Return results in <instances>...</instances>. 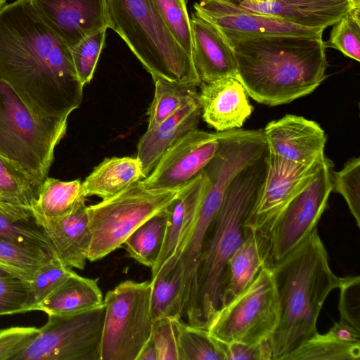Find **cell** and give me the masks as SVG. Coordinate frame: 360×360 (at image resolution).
<instances>
[{
    "label": "cell",
    "mask_w": 360,
    "mask_h": 360,
    "mask_svg": "<svg viewBox=\"0 0 360 360\" xmlns=\"http://www.w3.org/2000/svg\"><path fill=\"white\" fill-rule=\"evenodd\" d=\"M34 310L30 282L0 269V316Z\"/></svg>",
    "instance_id": "cell-34"
},
{
    "label": "cell",
    "mask_w": 360,
    "mask_h": 360,
    "mask_svg": "<svg viewBox=\"0 0 360 360\" xmlns=\"http://www.w3.org/2000/svg\"><path fill=\"white\" fill-rule=\"evenodd\" d=\"M228 42L237 61L236 79L259 103H289L312 93L326 77L322 37L283 35Z\"/></svg>",
    "instance_id": "cell-2"
},
{
    "label": "cell",
    "mask_w": 360,
    "mask_h": 360,
    "mask_svg": "<svg viewBox=\"0 0 360 360\" xmlns=\"http://www.w3.org/2000/svg\"><path fill=\"white\" fill-rule=\"evenodd\" d=\"M326 48H333L357 62L360 61V22L349 13L333 25Z\"/></svg>",
    "instance_id": "cell-40"
},
{
    "label": "cell",
    "mask_w": 360,
    "mask_h": 360,
    "mask_svg": "<svg viewBox=\"0 0 360 360\" xmlns=\"http://www.w3.org/2000/svg\"><path fill=\"white\" fill-rule=\"evenodd\" d=\"M252 1H271V0H252Z\"/></svg>",
    "instance_id": "cell-49"
},
{
    "label": "cell",
    "mask_w": 360,
    "mask_h": 360,
    "mask_svg": "<svg viewBox=\"0 0 360 360\" xmlns=\"http://www.w3.org/2000/svg\"><path fill=\"white\" fill-rule=\"evenodd\" d=\"M359 276H346L339 288L338 309L340 321L360 330L359 327Z\"/></svg>",
    "instance_id": "cell-43"
},
{
    "label": "cell",
    "mask_w": 360,
    "mask_h": 360,
    "mask_svg": "<svg viewBox=\"0 0 360 360\" xmlns=\"http://www.w3.org/2000/svg\"><path fill=\"white\" fill-rule=\"evenodd\" d=\"M360 345L348 344L317 333L283 360H359Z\"/></svg>",
    "instance_id": "cell-32"
},
{
    "label": "cell",
    "mask_w": 360,
    "mask_h": 360,
    "mask_svg": "<svg viewBox=\"0 0 360 360\" xmlns=\"http://www.w3.org/2000/svg\"><path fill=\"white\" fill-rule=\"evenodd\" d=\"M155 92L148 110V128L151 130L180 108L198 96L197 86L181 84L162 79H153Z\"/></svg>",
    "instance_id": "cell-28"
},
{
    "label": "cell",
    "mask_w": 360,
    "mask_h": 360,
    "mask_svg": "<svg viewBox=\"0 0 360 360\" xmlns=\"http://www.w3.org/2000/svg\"><path fill=\"white\" fill-rule=\"evenodd\" d=\"M152 282L151 309L153 319L160 317L181 318L184 314L182 280L179 269L174 266Z\"/></svg>",
    "instance_id": "cell-30"
},
{
    "label": "cell",
    "mask_w": 360,
    "mask_h": 360,
    "mask_svg": "<svg viewBox=\"0 0 360 360\" xmlns=\"http://www.w3.org/2000/svg\"><path fill=\"white\" fill-rule=\"evenodd\" d=\"M176 320L179 360H225L222 342L208 330Z\"/></svg>",
    "instance_id": "cell-31"
},
{
    "label": "cell",
    "mask_w": 360,
    "mask_h": 360,
    "mask_svg": "<svg viewBox=\"0 0 360 360\" xmlns=\"http://www.w3.org/2000/svg\"><path fill=\"white\" fill-rule=\"evenodd\" d=\"M168 219L167 207L136 228L124 243L128 256L151 269L161 252Z\"/></svg>",
    "instance_id": "cell-27"
},
{
    "label": "cell",
    "mask_w": 360,
    "mask_h": 360,
    "mask_svg": "<svg viewBox=\"0 0 360 360\" xmlns=\"http://www.w3.org/2000/svg\"><path fill=\"white\" fill-rule=\"evenodd\" d=\"M262 267L264 263L257 240L252 233L246 232L243 243L227 262L219 307L245 290Z\"/></svg>",
    "instance_id": "cell-25"
},
{
    "label": "cell",
    "mask_w": 360,
    "mask_h": 360,
    "mask_svg": "<svg viewBox=\"0 0 360 360\" xmlns=\"http://www.w3.org/2000/svg\"><path fill=\"white\" fill-rule=\"evenodd\" d=\"M207 179L202 171L182 187L167 206L169 219L164 243L158 259L151 269V279L181 251L198 212L207 186Z\"/></svg>",
    "instance_id": "cell-21"
},
{
    "label": "cell",
    "mask_w": 360,
    "mask_h": 360,
    "mask_svg": "<svg viewBox=\"0 0 360 360\" xmlns=\"http://www.w3.org/2000/svg\"><path fill=\"white\" fill-rule=\"evenodd\" d=\"M6 4V0H0V9Z\"/></svg>",
    "instance_id": "cell-48"
},
{
    "label": "cell",
    "mask_w": 360,
    "mask_h": 360,
    "mask_svg": "<svg viewBox=\"0 0 360 360\" xmlns=\"http://www.w3.org/2000/svg\"><path fill=\"white\" fill-rule=\"evenodd\" d=\"M180 189L147 188L139 181L113 197L87 206L91 233L88 260H99L120 248L142 223L166 208Z\"/></svg>",
    "instance_id": "cell-7"
},
{
    "label": "cell",
    "mask_w": 360,
    "mask_h": 360,
    "mask_svg": "<svg viewBox=\"0 0 360 360\" xmlns=\"http://www.w3.org/2000/svg\"><path fill=\"white\" fill-rule=\"evenodd\" d=\"M333 190L340 194L360 227V158L349 159L343 168L332 174Z\"/></svg>",
    "instance_id": "cell-36"
},
{
    "label": "cell",
    "mask_w": 360,
    "mask_h": 360,
    "mask_svg": "<svg viewBox=\"0 0 360 360\" xmlns=\"http://www.w3.org/2000/svg\"><path fill=\"white\" fill-rule=\"evenodd\" d=\"M105 305L81 313L48 315L34 341L14 360H101Z\"/></svg>",
    "instance_id": "cell-11"
},
{
    "label": "cell",
    "mask_w": 360,
    "mask_h": 360,
    "mask_svg": "<svg viewBox=\"0 0 360 360\" xmlns=\"http://www.w3.org/2000/svg\"><path fill=\"white\" fill-rule=\"evenodd\" d=\"M199 96L203 120L217 131L240 129L253 110L247 91L234 77L201 83Z\"/></svg>",
    "instance_id": "cell-19"
},
{
    "label": "cell",
    "mask_w": 360,
    "mask_h": 360,
    "mask_svg": "<svg viewBox=\"0 0 360 360\" xmlns=\"http://www.w3.org/2000/svg\"><path fill=\"white\" fill-rule=\"evenodd\" d=\"M180 318L160 317L154 319L151 334L158 360H179L176 320Z\"/></svg>",
    "instance_id": "cell-41"
},
{
    "label": "cell",
    "mask_w": 360,
    "mask_h": 360,
    "mask_svg": "<svg viewBox=\"0 0 360 360\" xmlns=\"http://www.w3.org/2000/svg\"><path fill=\"white\" fill-rule=\"evenodd\" d=\"M328 259L316 227L270 268L279 308L278 323L270 338L272 360H283L318 333L317 320L327 297L345 279L333 272Z\"/></svg>",
    "instance_id": "cell-3"
},
{
    "label": "cell",
    "mask_w": 360,
    "mask_h": 360,
    "mask_svg": "<svg viewBox=\"0 0 360 360\" xmlns=\"http://www.w3.org/2000/svg\"><path fill=\"white\" fill-rule=\"evenodd\" d=\"M0 238L43 248L54 255L49 240L34 219L29 221L14 220L0 212Z\"/></svg>",
    "instance_id": "cell-37"
},
{
    "label": "cell",
    "mask_w": 360,
    "mask_h": 360,
    "mask_svg": "<svg viewBox=\"0 0 360 360\" xmlns=\"http://www.w3.org/2000/svg\"><path fill=\"white\" fill-rule=\"evenodd\" d=\"M218 148L217 131L193 129L165 151L141 182L150 189H180L204 170Z\"/></svg>",
    "instance_id": "cell-13"
},
{
    "label": "cell",
    "mask_w": 360,
    "mask_h": 360,
    "mask_svg": "<svg viewBox=\"0 0 360 360\" xmlns=\"http://www.w3.org/2000/svg\"><path fill=\"white\" fill-rule=\"evenodd\" d=\"M324 156L308 163H299L268 153L265 179L244 225L245 233L255 235L261 253L276 219L311 180Z\"/></svg>",
    "instance_id": "cell-12"
},
{
    "label": "cell",
    "mask_w": 360,
    "mask_h": 360,
    "mask_svg": "<svg viewBox=\"0 0 360 360\" xmlns=\"http://www.w3.org/2000/svg\"><path fill=\"white\" fill-rule=\"evenodd\" d=\"M328 333L341 342L360 345V330L345 322L341 321L335 322L328 331Z\"/></svg>",
    "instance_id": "cell-45"
},
{
    "label": "cell",
    "mask_w": 360,
    "mask_h": 360,
    "mask_svg": "<svg viewBox=\"0 0 360 360\" xmlns=\"http://www.w3.org/2000/svg\"><path fill=\"white\" fill-rule=\"evenodd\" d=\"M225 360H272L270 338L255 345L223 343Z\"/></svg>",
    "instance_id": "cell-44"
},
{
    "label": "cell",
    "mask_w": 360,
    "mask_h": 360,
    "mask_svg": "<svg viewBox=\"0 0 360 360\" xmlns=\"http://www.w3.org/2000/svg\"><path fill=\"white\" fill-rule=\"evenodd\" d=\"M56 258L51 252L0 238V269L31 281L38 269Z\"/></svg>",
    "instance_id": "cell-29"
},
{
    "label": "cell",
    "mask_w": 360,
    "mask_h": 360,
    "mask_svg": "<svg viewBox=\"0 0 360 360\" xmlns=\"http://www.w3.org/2000/svg\"><path fill=\"white\" fill-rule=\"evenodd\" d=\"M268 153L239 171L225 190L200 258L195 300L186 318L191 326L207 330L220 307L227 262L245 240V222L264 183Z\"/></svg>",
    "instance_id": "cell-4"
},
{
    "label": "cell",
    "mask_w": 360,
    "mask_h": 360,
    "mask_svg": "<svg viewBox=\"0 0 360 360\" xmlns=\"http://www.w3.org/2000/svg\"><path fill=\"white\" fill-rule=\"evenodd\" d=\"M278 318L274 274L264 266L245 290L219 307L207 330L225 344L255 345L271 337Z\"/></svg>",
    "instance_id": "cell-9"
},
{
    "label": "cell",
    "mask_w": 360,
    "mask_h": 360,
    "mask_svg": "<svg viewBox=\"0 0 360 360\" xmlns=\"http://www.w3.org/2000/svg\"><path fill=\"white\" fill-rule=\"evenodd\" d=\"M233 1H239V0H233Z\"/></svg>",
    "instance_id": "cell-50"
},
{
    "label": "cell",
    "mask_w": 360,
    "mask_h": 360,
    "mask_svg": "<svg viewBox=\"0 0 360 360\" xmlns=\"http://www.w3.org/2000/svg\"><path fill=\"white\" fill-rule=\"evenodd\" d=\"M144 178L146 176L136 157L108 158L85 179L82 188L86 197L95 195L105 200Z\"/></svg>",
    "instance_id": "cell-23"
},
{
    "label": "cell",
    "mask_w": 360,
    "mask_h": 360,
    "mask_svg": "<svg viewBox=\"0 0 360 360\" xmlns=\"http://www.w3.org/2000/svg\"><path fill=\"white\" fill-rule=\"evenodd\" d=\"M0 80L42 117L69 116L82 101L71 49L27 0L0 9Z\"/></svg>",
    "instance_id": "cell-1"
},
{
    "label": "cell",
    "mask_w": 360,
    "mask_h": 360,
    "mask_svg": "<svg viewBox=\"0 0 360 360\" xmlns=\"http://www.w3.org/2000/svg\"><path fill=\"white\" fill-rule=\"evenodd\" d=\"M98 279L73 272L54 292L37 307V310L56 315H68L93 309L103 303Z\"/></svg>",
    "instance_id": "cell-24"
},
{
    "label": "cell",
    "mask_w": 360,
    "mask_h": 360,
    "mask_svg": "<svg viewBox=\"0 0 360 360\" xmlns=\"http://www.w3.org/2000/svg\"><path fill=\"white\" fill-rule=\"evenodd\" d=\"M86 198L79 179L61 181L46 177L31 207L33 219L64 217L84 205Z\"/></svg>",
    "instance_id": "cell-26"
},
{
    "label": "cell",
    "mask_w": 360,
    "mask_h": 360,
    "mask_svg": "<svg viewBox=\"0 0 360 360\" xmlns=\"http://www.w3.org/2000/svg\"><path fill=\"white\" fill-rule=\"evenodd\" d=\"M356 7H360V0H350Z\"/></svg>",
    "instance_id": "cell-47"
},
{
    "label": "cell",
    "mask_w": 360,
    "mask_h": 360,
    "mask_svg": "<svg viewBox=\"0 0 360 360\" xmlns=\"http://www.w3.org/2000/svg\"><path fill=\"white\" fill-rule=\"evenodd\" d=\"M152 282L127 280L103 299L101 360H136L150 338Z\"/></svg>",
    "instance_id": "cell-8"
},
{
    "label": "cell",
    "mask_w": 360,
    "mask_h": 360,
    "mask_svg": "<svg viewBox=\"0 0 360 360\" xmlns=\"http://www.w3.org/2000/svg\"><path fill=\"white\" fill-rule=\"evenodd\" d=\"M192 62L201 83L237 76V61L233 47L213 24L192 13L190 18Z\"/></svg>",
    "instance_id": "cell-17"
},
{
    "label": "cell",
    "mask_w": 360,
    "mask_h": 360,
    "mask_svg": "<svg viewBox=\"0 0 360 360\" xmlns=\"http://www.w3.org/2000/svg\"><path fill=\"white\" fill-rule=\"evenodd\" d=\"M108 28L115 32L153 79L200 86L191 56L167 29L153 0H105Z\"/></svg>",
    "instance_id": "cell-5"
},
{
    "label": "cell",
    "mask_w": 360,
    "mask_h": 360,
    "mask_svg": "<svg viewBox=\"0 0 360 360\" xmlns=\"http://www.w3.org/2000/svg\"><path fill=\"white\" fill-rule=\"evenodd\" d=\"M41 184L0 155V191L31 210Z\"/></svg>",
    "instance_id": "cell-33"
},
{
    "label": "cell",
    "mask_w": 360,
    "mask_h": 360,
    "mask_svg": "<svg viewBox=\"0 0 360 360\" xmlns=\"http://www.w3.org/2000/svg\"><path fill=\"white\" fill-rule=\"evenodd\" d=\"M68 118L36 115L0 80V155L39 184L47 177L55 148L65 135Z\"/></svg>",
    "instance_id": "cell-6"
},
{
    "label": "cell",
    "mask_w": 360,
    "mask_h": 360,
    "mask_svg": "<svg viewBox=\"0 0 360 360\" xmlns=\"http://www.w3.org/2000/svg\"><path fill=\"white\" fill-rule=\"evenodd\" d=\"M106 28H103L82 40L71 49L77 76L84 86L93 78L94 71L104 46Z\"/></svg>",
    "instance_id": "cell-38"
},
{
    "label": "cell",
    "mask_w": 360,
    "mask_h": 360,
    "mask_svg": "<svg viewBox=\"0 0 360 360\" xmlns=\"http://www.w3.org/2000/svg\"><path fill=\"white\" fill-rule=\"evenodd\" d=\"M160 15L179 46L191 56L192 37L186 0H153Z\"/></svg>",
    "instance_id": "cell-35"
},
{
    "label": "cell",
    "mask_w": 360,
    "mask_h": 360,
    "mask_svg": "<svg viewBox=\"0 0 360 360\" xmlns=\"http://www.w3.org/2000/svg\"><path fill=\"white\" fill-rule=\"evenodd\" d=\"M74 271L53 258L42 264L30 281L37 307L63 283Z\"/></svg>",
    "instance_id": "cell-39"
},
{
    "label": "cell",
    "mask_w": 360,
    "mask_h": 360,
    "mask_svg": "<svg viewBox=\"0 0 360 360\" xmlns=\"http://www.w3.org/2000/svg\"><path fill=\"white\" fill-rule=\"evenodd\" d=\"M86 205L64 217L34 218L49 240L56 258L65 266L84 269L91 242Z\"/></svg>",
    "instance_id": "cell-20"
},
{
    "label": "cell",
    "mask_w": 360,
    "mask_h": 360,
    "mask_svg": "<svg viewBox=\"0 0 360 360\" xmlns=\"http://www.w3.org/2000/svg\"><path fill=\"white\" fill-rule=\"evenodd\" d=\"M263 131L269 152L285 159L308 163L324 155V130L304 117L285 115L269 122Z\"/></svg>",
    "instance_id": "cell-16"
},
{
    "label": "cell",
    "mask_w": 360,
    "mask_h": 360,
    "mask_svg": "<svg viewBox=\"0 0 360 360\" xmlns=\"http://www.w3.org/2000/svg\"><path fill=\"white\" fill-rule=\"evenodd\" d=\"M136 360H158L157 351L151 338L142 348Z\"/></svg>",
    "instance_id": "cell-46"
},
{
    "label": "cell",
    "mask_w": 360,
    "mask_h": 360,
    "mask_svg": "<svg viewBox=\"0 0 360 360\" xmlns=\"http://www.w3.org/2000/svg\"><path fill=\"white\" fill-rule=\"evenodd\" d=\"M332 167L324 156L311 180L281 212L262 250L264 266L282 261L316 227L333 191Z\"/></svg>",
    "instance_id": "cell-10"
},
{
    "label": "cell",
    "mask_w": 360,
    "mask_h": 360,
    "mask_svg": "<svg viewBox=\"0 0 360 360\" xmlns=\"http://www.w3.org/2000/svg\"><path fill=\"white\" fill-rule=\"evenodd\" d=\"M200 117L202 105L198 95L154 129L146 130L139 141L136 153L146 177L169 147L188 131L198 128Z\"/></svg>",
    "instance_id": "cell-22"
},
{
    "label": "cell",
    "mask_w": 360,
    "mask_h": 360,
    "mask_svg": "<svg viewBox=\"0 0 360 360\" xmlns=\"http://www.w3.org/2000/svg\"><path fill=\"white\" fill-rule=\"evenodd\" d=\"M193 7L195 13L216 26L228 41L283 35L322 37L324 31L255 13L233 0H199Z\"/></svg>",
    "instance_id": "cell-14"
},
{
    "label": "cell",
    "mask_w": 360,
    "mask_h": 360,
    "mask_svg": "<svg viewBox=\"0 0 360 360\" xmlns=\"http://www.w3.org/2000/svg\"><path fill=\"white\" fill-rule=\"evenodd\" d=\"M46 25L70 48L108 29L105 0H27Z\"/></svg>",
    "instance_id": "cell-15"
},
{
    "label": "cell",
    "mask_w": 360,
    "mask_h": 360,
    "mask_svg": "<svg viewBox=\"0 0 360 360\" xmlns=\"http://www.w3.org/2000/svg\"><path fill=\"white\" fill-rule=\"evenodd\" d=\"M39 328L14 326L0 330V360H14L34 341Z\"/></svg>",
    "instance_id": "cell-42"
},
{
    "label": "cell",
    "mask_w": 360,
    "mask_h": 360,
    "mask_svg": "<svg viewBox=\"0 0 360 360\" xmlns=\"http://www.w3.org/2000/svg\"><path fill=\"white\" fill-rule=\"evenodd\" d=\"M236 2L255 13L271 15L301 27L323 30L333 25L356 8L350 0H239Z\"/></svg>",
    "instance_id": "cell-18"
}]
</instances>
